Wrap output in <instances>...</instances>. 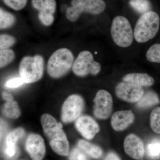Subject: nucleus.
<instances>
[{
  "label": "nucleus",
  "instance_id": "nucleus-1",
  "mask_svg": "<svg viewBox=\"0 0 160 160\" xmlns=\"http://www.w3.org/2000/svg\"><path fill=\"white\" fill-rule=\"evenodd\" d=\"M41 121L44 134L52 150L62 156L69 155V141L62 129V125L49 114L42 115Z\"/></svg>",
  "mask_w": 160,
  "mask_h": 160
},
{
  "label": "nucleus",
  "instance_id": "nucleus-2",
  "mask_svg": "<svg viewBox=\"0 0 160 160\" xmlns=\"http://www.w3.org/2000/svg\"><path fill=\"white\" fill-rule=\"evenodd\" d=\"M160 18L157 12L150 11L141 16L137 22L134 37L138 43H145L155 37L160 27Z\"/></svg>",
  "mask_w": 160,
  "mask_h": 160
},
{
  "label": "nucleus",
  "instance_id": "nucleus-3",
  "mask_svg": "<svg viewBox=\"0 0 160 160\" xmlns=\"http://www.w3.org/2000/svg\"><path fill=\"white\" fill-rule=\"evenodd\" d=\"M74 63V56L67 48H62L54 52L47 63V72L51 78H59L67 74Z\"/></svg>",
  "mask_w": 160,
  "mask_h": 160
},
{
  "label": "nucleus",
  "instance_id": "nucleus-4",
  "mask_svg": "<svg viewBox=\"0 0 160 160\" xmlns=\"http://www.w3.org/2000/svg\"><path fill=\"white\" fill-rule=\"evenodd\" d=\"M44 60L42 56H26L20 62L19 71L25 83L29 84L38 82L42 77Z\"/></svg>",
  "mask_w": 160,
  "mask_h": 160
},
{
  "label": "nucleus",
  "instance_id": "nucleus-5",
  "mask_svg": "<svg viewBox=\"0 0 160 160\" xmlns=\"http://www.w3.org/2000/svg\"><path fill=\"white\" fill-rule=\"evenodd\" d=\"M106 8V4L103 0H72L71 6L66 10V16L69 21L74 22L83 12L99 14Z\"/></svg>",
  "mask_w": 160,
  "mask_h": 160
},
{
  "label": "nucleus",
  "instance_id": "nucleus-6",
  "mask_svg": "<svg viewBox=\"0 0 160 160\" xmlns=\"http://www.w3.org/2000/svg\"><path fill=\"white\" fill-rule=\"evenodd\" d=\"M111 33L113 42L119 47H129L133 42L132 28L129 20L124 17L118 16L113 19Z\"/></svg>",
  "mask_w": 160,
  "mask_h": 160
},
{
  "label": "nucleus",
  "instance_id": "nucleus-7",
  "mask_svg": "<svg viewBox=\"0 0 160 160\" xmlns=\"http://www.w3.org/2000/svg\"><path fill=\"white\" fill-rule=\"evenodd\" d=\"M101 70L100 63L95 61L91 52L87 50L80 52L72 66L74 74L82 77L89 74L96 75Z\"/></svg>",
  "mask_w": 160,
  "mask_h": 160
},
{
  "label": "nucleus",
  "instance_id": "nucleus-8",
  "mask_svg": "<svg viewBox=\"0 0 160 160\" xmlns=\"http://www.w3.org/2000/svg\"><path fill=\"white\" fill-rule=\"evenodd\" d=\"M85 102L83 98L78 94L70 95L63 103L62 120L63 122L69 123L80 117L84 110Z\"/></svg>",
  "mask_w": 160,
  "mask_h": 160
},
{
  "label": "nucleus",
  "instance_id": "nucleus-9",
  "mask_svg": "<svg viewBox=\"0 0 160 160\" xmlns=\"http://www.w3.org/2000/svg\"><path fill=\"white\" fill-rule=\"evenodd\" d=\"M93 113L95 116L100 119H106L112 112L113 101L109 92L104 89L98 91L94 101Z\"/></svg>",
  "mask_w": 160,
  "mask_h": 160
},
{
  "label": "nucleus",
  "instance_id": "nucleus-10",
  "mask_svg": "<svg viewBox=\"0 0 160 160\" xmlns=\"http://www.w3.org/2000/svg\"><path fill=\"white\" fill-rule=\"evenodd\" d=\"M115 92L119 98L129 102H138L144 94L142 86L126 82L118 84Z\"/></svg>",
  "mask_w": 160,
  "mask_h": 160
},
{
  "label": "nucleus",
  "instance_id": "nucleus-11",
  "mask_svg": "<svg viewBox=\"0 0 160 160\" xmlns=\"http://www.w3.org/2000/svg\"><path fill=\"white\" fill-rule=\"evenodd\" d=\"M26 151L32 160H42L46 152L43 138L36 133L28 136L26 143Z\"/></svg>",
  "mask_w": 160,
  "mask_h": 160
},
{
  "label": "nucleus",
  "instance_id": "nucleus-12",
  "mask_svg": "<svg viewBox=\"0 0 160 160\" xmlns=\"http://www.w3.org/2000/svg\"><path fill=\"white\" fill-rule=\"evenodd\" d=\"M75 126L78 131L87 140L93 139L100 131L98 124L89 116L80 117L76 121Z\"/></svg>",
  "mask_w": 160,
  "mask_h": 160
},
{
  "label": "nucleus",
  "instance_id": "nucleus-13",
  "mask_svg": "<svg viewBox=\"0 0 160 160\" xmlns=\"http://www.w3.org/2000/svg\"><path fill=\"white\" fill-rule=\"evenodd\" d=\"M124 149L126 154L137 160H142L145 154L144 144L138 137L134 134H129L125 138Z\"/></svg>",
  "mask_w": 160,
  "mask_h": 160
},
{
  "label": "nucleus",
  "instance_id": "nucleus-14",
  "mask_svg": "<svg viewBox=\"0 0 160 160\" xmlns=\"http://www.w3.org/2000/svg\"><path fill=\"white\" fill-rule=\"evenodd\" d=\"M134 119V115L131 110L117 111L112 117L111 126L116 131H122L131 125Z\"/></svg>",
  "mask_w": 160,
  "mask_h": 160
},
{
  "label": "nucleus",
  "instance_id": "nucleus-15",
  "mask_svg": "<svg viewBox=\"0 0 160 160\" xmlns=\"http://www.w3.org/2000/svg\"><path fill=\"white\" fill-rule=\"evenodd\" d=\"M25 132L22 128H18L9 132L6 137L5 141L4 152L6 156L12 158L17 152V143L18 140L25 135Z\"/></svg>",
  "mask_w": 160,
  "mask_h": 160
},
{
  "label": "nucleus",
  "instance_id": "nucleus-16",
  "mask_svg": "<svg viewBox=\"0 0 160 160\" xmlns=\"http://www.w3.org/2000/svg\"><path fill=\"white\" fill-rule=\"evenodd\" d=\"M56 8L55 0H45L44 5L39 11L38 18L41 22L46 26H49L54 22L53 16Z\"/></svg>",
  "mask_w": 160,
  "mask_h": 160
},
{
  "label": "nucleus",
  "instance_id": "nucleus-17",
  "mask_svg": "<svg viewBox=\"0 0 160 160\" xmlns=\"http://www.w3.org/2000/svg\"><path fill=\"white\" fill-rule=\"evenodd\" d=\"M124 82H128L141 86H150L155 82L153 78L147 73H132L125 75Z\"/></svg>",
  "mask_w": 160,
  "mask_h": 160
},
{
  "label": "nucleus",
  "instance_id": "nucleus-18",
  "mask_svg": "<svg viewBox=\"0 0 160 160\" xmlns=\"http://www.w3.org/2000/svg\"><path fill=\"white\" fill-rule=\"evenodd\" d=\"M78 145L82 151L93 158H99L102 155V150L100 147L85 140H79Z\"/></svg>",
  "mask_w": 160,
  "mask_h": 160
},
{
  "label": "nucleus",
  "instance_id": "nucleus-19",
  "mask_svg": "<svg viewBox=\"0 0 160 160\" xmlns=\"http://www.w3.org/2000/svg\"><path fill=\"white\" fill-rule=\"evenodd\" d=\"M160 103L159 98L154 92L148 91L144 93L142 97L137 102V106L141 108H147Z\"/></svg>",
  "mask_w": 160,
  "mask_h": 160
},
{
  "label": "nucleus",
  "instance_id": "nucleus-20",
  "mask_svg": "<svg viewBox=\"0 0 160 160\" xmlns=\"http://www.w3.org/2000/svg\"><path fill=\"white\" fill-rule=\"evenodd\" d=\"M3 110L5 115L9 118H18L21 115L18 105L13 100L6 101Z\"/></svg>",
  "mask_w": 160,
  "mask_h": 160
},
{
  "label": "nucleus",
  "instance_id": "nucleus-21",
  "mask_svg": "<svg viewBox=\"0 0 160 160\" xmlns=\"http://www.w3.org/2000/svg\"><path fill=\"white\" fill-rule=\"evenodd\" d=\"M146 151L148 156L152 160L160 159V138L151 140L147 145Z\"/></svg>",
  "mask_w": 160,
  "mask_h": 160
},
{
  "label": "nucleus",
  "instance_id": "nucleus-22",
  "mask_svg": "<svg viewBox=\"0 0 160 160\" xmlns=\"http://www.w3.org/2000/svg\"><path fill=\"white\" fill-rule=\"evenodd\" d=\"M130 7L135 11L141 14H144L151 11L152 4L149 0H129Z\"/></svg>",
  "mask_w": 160,
  "mask_h": 160
},
{
  "label": "nucleus",
  "instance_id": "nucleus-23",
  "mask_svg": "<svg viewBox=\"0 0 160 160\" xmlns=\"http://www.w3.org/2000/svg\"><path fill=\"white\" fill-rule=\"evenodd\" d=\"M16 19L13 15L5 11L2 8L0 9V28L6 29L13 26Z\"/></svg>",
  "mask_w": 160,
  "mask_h": 160
},
{
  "label": "nucleus",
  "instance_id": "nucleus-24",
  "mask_svg": "<svg viewBox=\"0 0 160 160\" xmlns=\"http://www.w3.org/2000/svg\"><path fill=\"white\" fill-rule=\"evenodd\" d=\"M150 126L152 131L160 134V107L153 109L150 115Z\"/></svg>",
  "mask_w": 160,
  "mask_h": 160
},
{
  "label": "nucleus",
  "instance_id": "nucleus-25",
  "mask_svg": "<svg viewBox=\"0 0 160 160\" xmlns=\"http://www.w3.org/2000/svg\"><path fill=\"white\" fill-rule=\"evenodd\" d=\"M146 56L149 62L160 63V44L151 46L147 51Z\"/></svg>",
  "mask_w": 160,
  "mask_h": 160
},
{
  "label": "nucleus",
  "instance_id": "nucleus-26",
  "mask_svg": "<svg viewBox=\"0 0 160 160\" xmlns=\"http://www.w3.org/2000/svg\"><path fill=\"white\" fill-rule=\"evenodd\" d=\"M15 58L14 52L11 49L1 50L0 51V67L1 68L9 65L13 61Z\"/></svg>",
  "mask_w": 160,
  "mask_h": 160
},
{
  "label": "nucleus",
  "instance_id": "nucleus-27",
  "mask_svg": "<svg viewBox=\"0 0 160 160\" xmlns=\"http://www.w3.org/2000/svg\"><path fill=\"white\" fill-rule=\"evenodd\" d=\"M16 39L13 37L7 34L0 36V49H7L16 43Z\"/></svg>",
  "mask_w": 160,
  "mask_h": 160
},
{
  "label": "nucleus",
  "instance_id": "nucleus-28",
  "mask_svg": "<svg viewBox=\"0 0 160 160\" xmlns=\"http://www.w3.org/2000/svg\"><path fill=\"white\" fill-rule=\"evenodd\" d=\"M6 6L16 11L21 10L26 6L27 0H3Z\"/></svg>",
  "mask_w": 160,
  "mask_h": 160
},
{
  "label": "nucleus",
  "instance_id": "nucleus-29",
  "mask_svg": "<svg viewBox=\"0 0 160 160\" xmlns=\"http://www.w3.org/2000/svg\"><path fill=\"white\" fill-rule=\"evenodd\" d=\"M69 160H88L84 152L79 148H74L70 152Z\"/></svg>",
  "mask_w": 160,
  "mask_h": 160
},
{
  "label": "nucleus",
  "instance_id": "nucleus-30",
  "mask_svg": "<svg viewBox=\"0 0 160 160\" xmlns=\"http://www.w3.org/2000/svg\"><path fill=\"white\" fill-rule=\"evenodd\" d=\"M25 83L21 77L13 78L6 82V86L9 88H16L22 86Z\"/></svg>",
  "mask_w": 160,
  "mask_h": 160
},
{
  "label": "nucleus",
  "instance_id": "nucleus-31",
  "mask_svg": "<svg viewBox=\"0 0 160 160\" xmlns=\"http://www.w3.org/2000/svg\"><path fill=\"white\" fill-rule=\"evenodd\" d=\"M45 0H32V3L33 8L39 11L42 8Z\"/></svg>",
  "mask_w": 160,
  "mask_h": 160
},
{
  "label": "nucleus",
  "instance_id": "nucleus-32",
  "mask_svg": "<svg viewBox=\"0 0 160 160\" xmlns=\"http://www.w3.org/2000/svg\"><path fill=\"white\" fill-rule=\"evenodd\" d=\"M105 160H121L117 154L114 152H109L105 158Z\"/></svg>",
  "mask_w": 160,
  "mask_h": 160
},
{
  "label": "nucleus",
  "instance_id": "nucleus-33",
  "mask_svg": "<svg viewBox=\"0 0 160 160\" xmlns=\"http://www.w3.org/2000/svg\"><path fill=\"white\" fill-rule=\"evenodd\" d=\"M3 99L6 101H11L13 100V98L11 94L9 92H4L2 93Z\"/></svg>",
  "mask_w": 160,
  "mask_h": 160
}]
</instances>
